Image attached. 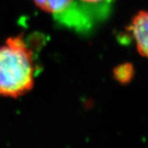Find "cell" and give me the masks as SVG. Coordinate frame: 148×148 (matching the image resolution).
I'll return each instance as SVG.
<instances>
[{
	"instance_id": "1",
	"label": "cell",
	"mask_w": 148,
	"mask_h": 148,
	"mask_svg": "<svg viewBox=\"0 0 148 148\" xmlns=\"http://www.w3.org/2000/svg\"><path fill=\"white\" fill-rule=\"evenodd\" d=\"M32 48L21 36L8 37L0 46V95L16 99L33 89L36 75Z\"/></svg>"
},
{
	"instance_id": "2",
	"label": "cell",
	"mask_w": 148,
	"mask_h": 148,
	"mask_svg": "<svg viewBox=\"0 0 148 148\" xmlns=\"http://www.w3.org/2000/svg\"><path fill=\"white\" fill-rule=\"evenodd\" d=\"M38 8L49 14L60 26L79 34L92 31L95 21L77 0H33Z\"/></svg>"
},
{
	"instance_id": "3",
	"label": "cell",
	"mask_w": 148,
	"mask_h": 148,
	"mask_svg": "<svg viewBox=\"0 0 148 148\" xmlns=\"http://www.w3.org/2000/svg\"><path fill=\"white\" fill-rule=\"evenodd\" d=\"M129 31L138 53L148 58V11H141L132 18Z\"/></svg>"
},
{
	"instance_id": "4",
	"label": "cell",
	"mask_w": 148,
	"mask_h": 148,
	"mask_svg": "<svg viewBox=\"0 0 148 148\" xmlns=\"http://www.w3.org/2000/svg\"><path fill=\"white\" fill-rule=\"evenodd\" d=\"M93 20L97 21L104 19L114 0H77Z\"/></svg>"
},
{
	"instance_id": "5",
	"label": "cell",
	"mask_w": 148,
	"mask_h": 148,
	"mask_svg": "<svg viewBox=\"0 0 148 148\" xmlns=\"http://www.w3.org/2000/svg\"><path fill=\"white\" fill-rule=\"evenodd\" d=\"M134 73H135V70L133 68V65L130 63H125L118 65L113 70V76L114 79L119 83L123 85L131 82V81L134 77Z\"/></svg>"
}]
</instances>
